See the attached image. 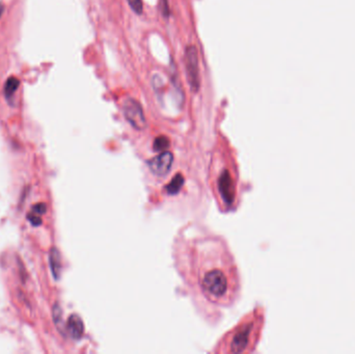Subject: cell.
Wrapping results in <instances>:
<instances>
[{"label":"cell","mask_w":355,"mask_h":354,"mask_svg":"<svg viewBox=\"0 0 355 354\" xmlns=\"http://www.w3.org/2000/svg\"><path fill=\"white\" fill-rule=\"evenodd\" d=\"M185 68L187 80L192 93H197L201 86L200 69H199V55L194 46L189 45L185 50Z\"/></svg>","instance_id":"obj_4"},{"label":"cell","mask_w":355,"mask_h":354,"mask_svg":"<svg viewBox=\"0 0 355 354\" xmlns=\"http://www.w3.org/2000/svg\"><path fill=\"white\" fill-rule=\"evenodd\" d=\"M260 320L255 315L246 317L219 344L217 351L225 353H246L252 350L258 337Z\"/></svg>","instance_id":"obj_2"},{"label":"cell","mask_w":355,"mask_h":354,"mask_svg":"<svg viewBox=\"0 0 355 354\" xmlns=\"http://www.w3.org/2000/svg\"><path fill=\"white\" fill-rule=\"evenodd\" d=\"M128 4L135 14L141 15L144 11V5L142 0H128Z\"/></svg>","instance_id":"obj_10"},{"label":"cell","mask_w":355,"mask_h":354,"mask_svg":"<svg viewBox=\"0 0 355 354\" xmlns=\"http://www.w3.org/2000/svg\"><path fill=\"white\" fill-rule=\"evenodd\" d=\"M67 328H68V332L70 333V336L73 339L81 338L83 333V323L77 315H72V316L69 318L67 323Z\"/></svg>","instance_id":"obj_7"},{"label":"cell","mask_w":355,"mask_h":354,"mask_svg":"<svg viewBox=\"0 0 355 354\" xmlns=\"http://www.w3.org/2000/svg\"><path fill=\"white\" fill-rule=\"evenodd\" d=\"M172 161V154L169 152H163L160 155H158L154 157L153 159H151L149 162V166L155 174L164 175L170 170Z\"/></svg>","instance_id":"obj_6"},{"label":"cell","mask_w":355,"mask_h":354,"mask_svg":"<svg viewBox=\"0 0 355 354\" xmlns=\"http://www.w3.org/2000/svg\"><path fill=\"white\" fill-rule=\"evenodd\" d=\"M123 111L126 120L137 130H143L147 126L145 113L140 102L131 99L125 100L123 104Z\"/></svg>","instance_id":"obj_5"},{"label":"cell","mask_w":355,"mask_h":354,"mask_svg":"<svg viewBox=\"0 0 355 354\" xmlns=\"http://www.w3.org/2000/svg\"><path fill=\"white\" fill-rule=\"evenodd\" d=\"M168 146H169V141L165 136L157 137L154 142V149L156 151H164L166 148H168Z\"/></svg>","instance_id":"obj_9"},{"label":"cell","mask_w":355,"mask_h":354,"mask_svg":"<svg viewBox=\"0 0 355 354\" xmlns=\"http://www.w3.org/2000/svg\"><path fill=\"white\" fill-rule=\"evenodd\" d=\"M194 246L191 259L194 285L212 303L233 302L239 282L237 269L227 249L214 239L200 240Z\"/></svg>","instance_id":"obj_1"},{"label":"cell","mask_w":355,"mask_h":354,"mask_svg":"<svg viewBox=\"0 0 355 354\" xmlns=\"http://www.w3.org/2000/svg\"><path fill=\"white\" fill-rule=\"evenodd\" d=\"M182 183H183V179L181 178V176H180V175H179V176H175V178L172 180L171 184L168 186V191H169L170 193L176 192L178 190L180 189Z\"/></svg>","instance_id":"obj_11"},{"label":"cell","mask_w":355,"mask_h":354,"mask_svg":"<svg viewBox=\"0 0 355 354\" xmlns=\"http://www.w3.org/2000/svg\"><path fill=\"white\" fill-rule=\"evenodd\" d=\"M3 13H4V6L0 5V17H2Z\"/></svg>","instance_id":"obj_13"},{"label":"cell","mask_w":355,"mask_h":354,"mask_svg":"<svg viewBox=\"0 0 355 354\" xmlns=\"http://www.w3.org/2000/svg\"><path fill=\"white\" fill-rule=\"evenodd\" d=\"M215 188L220 203L227 208L235 204L237 195V179L233 167L223 166L215 175Z\"/></svg>","instance_id":"obj_3"},{"label":"cell","mask_w":355,"mask_h":354,"mask_svg":"<svg viewBox=\"0 0 355 354\" xmlns=\"http://www.w3.org/2000/svg\"><path fill=\"white\" fill-rule=\"evenodd\" d=\"M19 85H20V81L16 77H10L7 80L5 85V96L9 101L13 99V97L15 96L17 90L19 88Z\"/></svg>","instance_id":"obj_8"},{"label":"cell","mask_w":355,"mask_h":354,"mask_svg":"<svg viewBox=\"0 0 355 354\" xmlns=\"http://www.w3.org/2000/svg\"><path fill=\"white\" fill-rule=\"evenodd\" d=\"M161 11L163 13V15L165 17L168 16V5H167V0H161Z\"/></svg>","instance_id":"obj_12"}]
</instances>
